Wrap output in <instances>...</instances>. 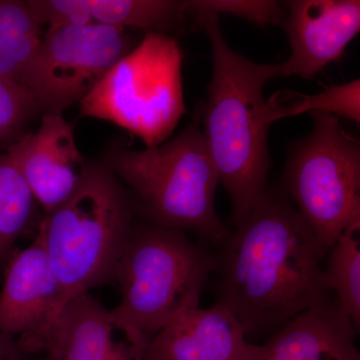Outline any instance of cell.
I'll use <instances>...</instances> for the list:
<instances>
[{"label":"cell","instance_id":"6da1fadb","mask_svg":"<svg viewBox=\"0 0 360 360\" xmlns=\"http://www.w3.org/2000/svg\"><path fill=\"white\" fill-rule=\"evenodd\" d=\"M214 271L217 303L243 324L248 340L269 338L286 322L329 302V248L288 196L267 189L221 241Z\"/></svg>","mask_w":360,"mask_h":360},{"label":"cell","instance_id":"7a4b0ae2","mask_svg":"<svg viewBox=\"0 0 360 360\" xmlns=\"http://www.w3.org/2000/svg\"><path fill=\"white\" fill-rule=\"evenodd\" d=\"M207 35L212 52V78L201 127L219 184L229 194L234 225L267 191L271 167L264 85L281 77V66L262 65L241 56L222 34L219 16H191Z\"/></svg>","mask_w":360,"mask_h":360},{"label":"cell","instance_id":"3957f363","mask_svg":"<svg viewBox=\"0 0 360 360\" xmlns=\"http://www.w3.org/2000/svg\"><path fill=\"white\" fill-rule=\"evenodd\" d=\"M217 257L186 232L153 224L135 226L116 264L122 300L111 310L118 330L139 354L180 312L200 307Z\"/></svg>","mask_w":360,"mask_h":360},{"label":"cell","instance_id":"277c9868","mask_svg":"<svg viewBox=\"0 0 360 360\" xmlns=\"http://www.w3.org/2000/svg\"><path fill=\"white\" fill-rule=\"evenodd\" d=\"M103 161L149 224L193 231L217 243L229 233L215 210L219 176L200 111L174 139L142 150L115 146Z\"/></svg>","mask_w":360,"mask_h":360},{"label":"cell","instance_id":"5b68a950","mask_svg":"<svg viewBox=\"0 0 360 360\" xmlns=\"http://www.w3.org/2000/svg\"><path fill=\"white\" fill-rule=\"evenodd\" d=\"M129 193L103 161L89 163L75 193L42 217L37 236L66 304L113 281L116 264L134 229Z\"/></svg>","mask_w":360,"mask_h":360},{"label":"cell","instance_id":"8992f818","mask_svg":"<svg viewBox=\"0 0 360 360\" xmlns=\"http://www.w3.org/2000/svg\"><path fill=\"white\" fill-rule=\"evenodd\" d=\"M184 53L174 37L148 33L80 101V115L131 132L146 148L168 141L186 115Z\"/></svg>","mask_w":360,"mask_h":360},{"label":"cell","instance_id":"52a82bcc","mask_svg":"<svg viewBox=\"0 0 360 360\" xmlns=\"http://www.w3.org/2000/svg\"><path fill=\"white\" fill-rule=\"evenodd\" d=\"M311 131L291 148L284 193L324 245L360 221V146L335 115L311 113Z\"/></svg>","mask_w":360,"mask_h":360},{"label":"cell","instance_id":"ba28073f","mask_svg":"<svg viewBox=\"0 0 360 360\" xmlns=\"http://www.w3.org/2000/svg\"><path fill=\"white\" fill-rule=\"evenodd\" d=\"M135 45L127 30L94 23L44 30L25 82L44 113L79 103Z\"/></svg>","mask_w":360,"mask_h":360},{"label":"cell","instance_id":"9c48e42d","mask_svg":"<svg viewBox=\"0 0 360 360\" xmlns=\"http://www.w3.org/2000/svg\"><path fill=\"white\" fill-rule=\"evenodd\" d=\"M0 333L18 336L23 349L46 357L63 311L61 293L39 236L14 250L4 267Z\"/></svg>","mask_w":360,"mask_h":360},{"label":"cell","instance_id":"30bf717a","mask_svg":"<svg viewBox=\"0 0 360 360\" xmlns=\"http://www.w3.org/2000/svg\"><path fill=\"white\" fill-rule=\"evenodd\" d=\"M6 153L20 170L44 215L75 193L89 168L78 148L75 127L63 115L44 113L37 129L23 134Z\"/></svg>","mask_w":360,"mask_h":360},{"label":"cell","instance_id":"8fae6325","mask_svg":"<svg viewBox=\"0 0 360 360\" xmlns=\"http://www.w3.org/2000/svg\"><path fill=\"white\" fill-rule=\"evenodd\" d=\"M283 6L291 51L279 63L281 77L311 79L340 58L359 32V0H293Z\"/></svg>","mask_w":360,"mask_h":360},{"label":"cell","instance_id":"7c38bea8","mask_svg":"<svg viewBox=\"0 0 360 360\" xmlns=\"http://www.w3.org/2000/svg\"><path fill=\"white\" fill-rule=\"evenodd\" d=\"M262 345L246 338L231 310L215 303L184 310L146 345L142 360H259Z\"/></svg>","mask_w":360,"mask_h":360},{"label":"cell","instance_id":"4fadbf2b","mask_svg":"<svg viewBox=\"0 0 360 360\" xmlns=\"http://www.w3.org/2000/svg\"><path fill=\"white\" fill-rule=\"evenodd\" d=\"M352 319L338 300L296 315L262 343L259 360H360Z\"/></svg>","mask_w":360,"mask_h":360},{"label":"cell","instance_id":"5bb4252c","mask_svg":"<svg viewBox=\"0 0 360 360\" xmlns=\"http://www.w3.org/2000/svg\"><path fill=\"white\" fill-rule=\"evenodd\" d=\"M110 310L85 292L59 315L47 360H142L125 340L116 338Z\"/></svg>","mask_w":360,"mask_h":360},{"label":"cell","instance_id":"9a60e30c","mask_svg":"<svg viewBox=\"0 0 360 360\" xmlns=\"http://www.w3.org/2000/svg\"><path fill=\"white\" fill-rule=\"evenodd\" d=\"M41 208L20 170L6 153L0 155V270L4 269L16 241L34 232Z\"/></svg>","mask_w":360,"mask_h":360},{"label":"cell","instance_id":"2e32d148","mask_svg":"<svg viewBox=\"0 0 360 360\" xmlns=\"http://www.w3.org/2000/svg\"><path fill=\"white\" fill-rule=\"evenodd\" d=\"M44 30L22 0H0V77L25 87Z\"/></svg>","mask_w":360,"mask_h":360},{"label":"cell","instance_id":"e0dca14e","mask_svg":"<svg viewBox=\"0 0 360 360\" xmlns=\"http://www.w3.org/2000/svg\"><path fill=\"white\" fill-rule=\"evenodd\" d=\"M96 23L136 28L148 33L179 30L188 18L186 1L179 0H87Z\"/></svg>","mask_w":360,"mask_h":360},{"label":"cell","instance_id":"ac0fdd59","mask_svg":"<svg viewBox=\"0 0 360 360\" xmlns=\"http://www.w3.org/2000/svg\"><path fill=\"white\" fill-rule=\"evenodd\" d=\"M324 113L360 122V82L333 85L315 94H303L291 90H281L266 101L267 122L271 125L277 120L302 113Z\"/></svg>","mask_w":360,"mask_h":360},{"label":"cell","instance_id":"d6986e66","mask_svg":"<svg viewBox=\"0 0 360 360\" xmlns=\"http://www.w3.org/2000/svg\"><path fill=\"white\" fill-rule=\"evenodd\" d=\"M324 281L359 330L360 221L347 226L329 248L324 262Z\"/></svg>","mask_w":360,"mask_h":360},{"label":"cell","instance_id":"ffe728a7","mask_svg":"<svg viewBox=\"0 0 360 360\" xmlns=\"http://www.w3.org/2000/svg\"><path fill=\"white\" fill-rule=\"evenodd\" d=\"M41 115L39 103L27 89L0 77V150L6 153Z\"/></svg>","mask_w":360,"mask_h":360},{"label":"cell","instance_id":"44dd1931","mask_svg":"<svg viewBox=\"0 0 360 360\" xmlns=\"http://www.w3.org/2000/svg\"><path fill=\"white\" fill-rule=\"evenodd\" d=\"M189 16L231 14L260 26L283 25L285 7L272 0H186Z\"/></svg>","mask_w":360,"mask_h":360},{"label":"cell","instance_id":"7402d4cb","mask_svg":"<svg viewBox=\"0 0 360 360\" xmlns=\"http://www.w3.org/2000/svg\"><path fill=\"white\" fill-rule=\"evenodd\" d=\"M26 4L44 32L96 23L87 0H26Z\"/></svg>","mask_w":360,"mask_h":360},{"label":"cell","instance_id":"603a6c76","mask_svg":"<svg viewBox=\"0 0 360 360\" xmlns=\"http://www.w3.org/2000/svg\"><path fill=\"white\" fill-rule=\"evenodd\" d=\"M0 360H47L44 355L30 354L23 349L18 338L0 333Z\"/></svg>","mask_w":360,"mask_h":360}]
</instances>
